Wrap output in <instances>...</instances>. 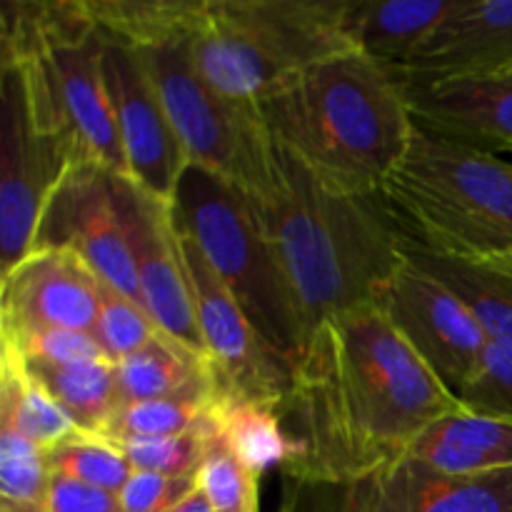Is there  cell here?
Returning a JSON list of instances; mask_svg holds the SVG:
<instances>
[{
	"label": "cell",
	"mask_w": 512,
	"mask_h": 512,
	"mask_svg": "<svg viewBox=\"0 0 512 512\" xmlns=\"http://www.w3.org/2000/svg\"><path fill=\"white\" fill-rule=\"evenodd\" d=\"M248 200L308 335L333 315L378 305L405 263L408 235L383 193L328 188L275 140L270 188Z\"/></svg>",
	"instance_id": "2"
},
{
	"label": "cell",
	"mask_w": 512,
	"mask_h": 512,
	"mask_svg": "<svg viewBox=\"0 0 512 512\" xmlns=\"http://www.w3.org/2000/svg\"><path fill=\"white\" fill-rule=\"evenodd\" d=\"M115 378L120 405L175 398L215 400L220 395L210 360L163 333L115 365Z\"/></svg>",
	"instance_id": "21"
},
{
	"label": "cell",
	"mask_w": 512,
	"mask_h": 512,
	"mask_svg": "<svg viewBox=\"0 0 512 512\" xmlns=\"http://www.w3.org/2000/svg\"><path fill=\"white\" fill-rule=\"evenodd\" d=\"M505 265H512V260H510V263H505Z\"/></svg>",
	"instance_id": "38"
},
{
	"label": "cell",
	"mask_w": 512,
	"mask_h": 512,
	"mask_svg": "<svg viewBox=\"0 0 512 512\" xmlns=\"http://www.w3.org/2000/svg\"><path fill=\"white\" fill-rule=\"evenodd\" d=\"M213 413V410H210ZM210 438H213V420L190 430L183 435H168V438H143L118 443L128 455L133 470L145 473L168 475V478H195L208 453Z\"/></svg>",
	"instance_id": "32"
},
{
	"label": "cell",
	"mask_w": 512,
	"mask_h": 512,
	"mask_svg": "<svg viewBox=\"0 0 512 512\" xmlns=\"http://www.w3.org/2000/svg\"><path fill=\"white\" fill-rule=\"evenodd\" d=\"M405 100L420 130L490 153H512V70L410 85Z\"/></svg>",
	"instance_id": "18"
},
{
	"label": "cell",
	"mask_w": 512,
	"mask_h": 512,
	"mask_svg": "<svg viewBox=\"0 0 512 512\" xmlns=\"http://www.w3.org/2000/svg\"><path fill=\"white\" fill-rule=\"evenodd\" d=\"M345 13L348 0H208L190 53L215 93L258 110L305 68L355 50Z\"/></svg>",
	"instance_id": "6"
},
{
	"label": "cell",
	"mask_w": 512,
	"mask_h": 512,
	"mask_svg": "<svg viewBox=\"0 0 512 512\" xmlns=\"http://www.w3.org/2000/svg\"><path fill=\"white\" fill-rule=\"evenodd\" d=\"M50 512H123V505L115 493L53 475Z\"/></svg>",
	"instance_id": "36"
},
{
	"label": "cell",
	"mask_w": 512,
	"mask_h": 512,
	"mask_svg": "<svg viewBox=\"0 0 512 512\" xmlns=\"http://www.w3.org/2000/svg\"><path fill=\"white\" fill-rule=\"evenodd\" d=\"M258 110L280 148L350 195L383 193L418 130L393 68L360 50L310 65Z\"/></svg>",
	"instance_id": "3"
},
{
	"label": "cell",
	"mask_w": 512,
	"mask_h": 512,
	"mask_svg": "<svg viewBox=\"0 0 512 512\" xmlns=\"http://www.w3.org/2000/svg\"><path fill=\"white\" fill-rule=\"evenodd\" d=\"M0 275L35 248L40 218L80 158L73 138L38 123L23 75L0 65Z\"/></svg>",
	"instance_id": "9"
},
{
	"label": "cell",
	"mask_w": 512,
	"mask_h": 512,
	"mask_svg": "<svg viewBox=\"0 0 512 512\" xmlns=\"http://www.w3.org/2000/svg\"><path fill=\"white\" fill-rule=\"evenodd\" d=\"M190 40L135 50L153 80L188 165L228 180L248 198H260L273 180V138L260 110L240 108L215 93L198 73Z\"/></svg>",
	"instance_id": "8"
},
{
	"label": "cell",
	"mask_w": 512,
	"mask_h": 512,
	"mask_svg": "<svg viewBox=\"0 0 512 512\" xmlns=\"http://www.w3.org/2000/svg\"><path fill=\"white\" fill-rule=\"evenodd\" d=\"M285 512H290V510H285Z\"/></svg>",
	"instance_id": "39"
},
{
	"label": "cell",
	"mask_w": 512,
	"mask_h": 512,
	"mask_svg": "<svg viewBox=\"0 0 512 512\" xmlns=\"http://www.w3.org/2000/svg\"><path fill=\"white\" fill-rule=\"evenodd\" d=\"M48 450L0 425V512H50Z\"/></svg>",
	"instance_id": "27"
},
{
	"label": "cell",
	"mask_w": 512,
	"mask_h": 512,
	"mask_svg": "<svg viewBox=\"0 0 512 512\" xmlns=\"http://www.w3.org/2000/svg\"><path fill=\"white\" fill-rule=\"evenodd\" d=\"M3 348L13 350L25 363L70 365L88 360H108L103 348L88 330L30 328L18 333H0Z\"/></svg>",
	"instance_id": "33"
},
{
	"label": "cell",
	"mask_w": 512,
	"mask_h": 512,
	"mask_svg": "<svg viewBox=\"0 0 512 512\" xmlns=\"http://www.w3.org/2000/svg\"><path fill=\"white\" fill-rule=\"evenodd\" d=\"M193 488L195 478H168V475L133 470L118 498L123 512H168Z\"/></svg>",
	"instance_id": "35"
},
{
	"label": "cell",
	"mask_w": 512,
	"mask_h": 512,
	"mask_svg": "<svg viewBox=\"0 0 512 512\" xmlns=\"http://www.w3.org/2000/svg\"><path fill=\"white\" fill-rule=\"evenodd\" d=\"M90 333L103 348L105 358L113 365L123 363L133 353L158 338V325L150 320L143 305L130 300L120 290L110 288L108 283L100 280L98 285V315Z\"/></svg>",
	"instance_id": "30"
},
{
	"label": "cell",
	"mask_w": 512,
	"mask_h": 512,
	"mask_svg": "<svg viewBox=\"0 0 512 512\" xmlns=\"http://www.w3.org/2000/svg\"><path fill=\"white\" fill-rule=\"evenodd\" d=\"M123 210L145 313L158 325L160 333L208 358L195 318L188 265L170 203L145 193L138 183L125 178Z\"/></svg>",
	"instance_id": "13"
},
{
	"label": "cell",
	"mask_w": 512,
	"mask_h": 512,
	"mask_svg": "<svg viewBox=\"0 0 512 512\" xmlns=\"http://www.w3.org/2000/svg\"><path fill=\"white\" fill-rule=\"evenodd\" d=\"M170 210L178 233L198 245L265 343L293 368L308 343V325L248 195L228 180L188 165Z\"/></svg>",
	"instance_id": "7"
},
{
	"label": "cell",
	"mask_w": 512,
	"mask_h": 512,
	"mask_svg": "<svg viewBox=\"0 0 512 512\" xmlns=\"http://www.w3.org/2000/svg\"><path fill=\"white\" fill-rule=\"evenodd\" d=\"M123 180L125 175L103 165L78 160L40 218L35 248L73 250L103 283L143 305L125 225Z\"/></svg>",
	"instance_id": "10"
},
{
	"label": "cell",
	"mask_w": 512,
	"mask_h": 512,
	"mask_svg": "<svg viewBox=\"0 0 512 512\" xmlns=\"http://www.w3.org/2000/svg\"><path fill=\"white\" fill-rule=\"evenodd\" d=\"M0 33V60L23 75L35 120L70 135L83 160L128 178L105 88V35L85 0H5Z\"/></svg>",
	"instance_id": "4"
},
{
	"label": "cell",
	"mask_w": 512,
	"mask_h": 512,
	"mask_svg": "<svg viewBox=\"0 0 512 512\" xmlns=\"http://www.w3.org/2000/svg\"><path fill=\"white\" fill-rule=\"evenodd\" d=\"M195 483L208 498L213 512H260V475L235 458L233 450L218 438L215 428Z\"/></svg>",
	"instance_id": "31"
},
{
	"label": "cell",
	"mask_w": 512,
	"mask_h": 512,
	"mask_svg": "<svg viewBox=\"0 0 512 512\" xmlns=\"http://www.w3.org/2000/svg\"><path fill=\"white\" fill-rule=\"evenodd\" d=\"M455 0H348L345 30L355 50L400 68L448 18Z\"/></svg>",
	"instance_id": "20"
},
{
	"label": "cell",
	"mask_w": 512,
	"mask_h": 512,
	"mask_svg": "<svg viewBox=\"0 0 512 512\" xmlns=\"http://www.w3.org/2000/svg\"><path fill=\"white\" fill-rule=\"evenodd\" d=\"M180 243L188 265L200 338L220 383V393L283 408L293 385L290 363L265 343L198 245L183 235Z\"/></svg>",
	"instance_id": "11"
},
{
	"label": "cell",
	"mask_w": 512,
	"mask_h": 512,
	"mask_svg": "<svg viewBox=\"0 0 512 512\" xmlns=\"http://www.w3.org/2000/svg\"><path fill=\"white\" fill-rule=\"evenodd\" d=\"M210 420L218 438L255 475H265L273 468H283L288 475L303 455L278 405L220 393Z\"/></svg>",
	"instance_id": "23"
},
{
	"label": "cell",
	"mask_w": 512,
	"mask_h": 512,
	"mask_svg": "<svg viewBox=\"0 0 512 512\" xmlns=\"http://www.w3.org/2000/svg\"><path fill=\"white\" fill-rule=\"evenodd\" d=\"M0 425H8L43 450L80 433L70 415L30 378L23 360L8 348L0 353Z\"/></svg>",
	"instance_id": "26"
},
{
	"label": "cell",
	"mask_w": 512,
	"mask_h": 512,
	"mask_svg": "<svg viewBox=\"0 0 512 512\" xmlns=\"http://www.w3.org/2000/svg\"><path fill=\"white\" fill-rule=\"evenodd\" d=\"M380 308L435 378L460 398L478 375L490 345L473 310L408 258L390 280Z\"/></svg>",
	"instance_id": "12"
},
{
	"label": "cell",
	"mask_w": 512,
	"mask_h": 512,
	"mask_svg": "<svg viewBox=\"0 0 512 512\" xmlns=\"http://www.w3.org/2000/svg\"><path fill=\"white\" fill-rule=\"evenodd\" d=\"M30 378L70 415L78 430L103 435L105 425L120 408L118 378L110 360L50 365L25 363Z\"/></svg>",
	"instance_id": "25"
},
{
	"label": "cell",
	"mask_w": 512,
	"mask_h": 512,
	"mask_svg": "<svg viewBox=\"0 0 512 512\" xmlns=\"http://www.w3.org/2000/svg\"><path fill=\"white\" fill-rule=\"evenodd\" d=\"M103 75L128 178L145 193L173 200L188 158L153 80L133 48L105 38Z\"/></svg>",
	"instance_id": "14"
},
{
	"label": "cell",
	"mask_w": 512,
	"mask_h": 512,
	"mask_svg": "<svg viewBox=\"0 0 512 512\" xmlns=\"http://www.w3.org/2000/svg\"><path fill=\"white\" fill-rule=\"evenodd\" d=\"M218 400V398H215ZM215 400H138L125 403L115 410L103 435L113 443L143 438H168L198 430L208 423Z\"/></svg>",
	"instance_id": "29"
},
{
	"label": "cell",
	"mask_w": 512,
	"mask_h": 512,
	"mask_svg": "<svg viewBox=\"0 0 512 512\" xmlns=\"http://www.w3.org/2000/svg\"><path fill=\"white\" fill-rule=\"evenodd\" d=\"M405 455L448 475L512 468V420L460 405L430 425Z\"/></svg>",
	"instance_id": "19"
},
{
	"label": "cell",
	"mask_w": 512,
	"mask_h": 512,
	"mask_svg": "<svg viewBox=\"0 0 512 512\" xmlns=\"http://www.w3.org/2000/svg\"><path fill=\"white\" fill-rule=\"evenodd\" d=\"M405 258L448 285L478 318L493 345L512 350V265L465 263L405 238Z\"/></svg>",
	"instance_id": "22"
},
{
	"label": "cell",
	"mask_w": 512,
	"mask_h": 512,
	"mask_svg": "<svg viewBox=\"0 0 512 512\" xmlns=\"http://www.w3.org/2000/svg\"><path fill=\"white\" fill-rule=\"evenodd\" d=\"M512 70V0H455L448 18L393 73L400 85Z\"/></svg>",
	"instance_id": "17"
},
{
	"label": "cell",
	"mask_w": 512,
	"mask_h": 512,
	"mask_svg": "<svg viewBox=\"0 0 512 512\" xmlns=\"http://www.w3.org/2000/svg\"><path fill=\"white\" fill-rule=\"evenodd\" d=\"M458 400L473 413L512 420V350L490 343L478 375Z\"/></svg>",
	"instance_id": "34"
},
{
	"label": "cell",
	"mask_w": 512,
	"mask_h": 512,
	"mask_svg": "<svg viewBox=\"0 0 512 512\" xmlns=\"http://www.w3.org/2000/svg\"><path fill=\"white\" fill-rule=\"evenodd\" d=\"M338 500V512H512V468L448 475L403 455Z\"/></svg>",
	"instance_id": "15"
},
{
	"label": "cell",
	"mask_w": 512,
	"mask_h": 512,
	"mask_svg": "<svg viewBox=\"0 0 512 512\" xmlns=\"http://www.w3.org/2000/svg\"><path fill=\"white\" fill-rule=\"evenodd\" d=\"M383 198L403 233L430 253L512 260V163L498 153L418 128Z\"/></svg>",
	"instance_id": "5"
},
{
	"label": "cell",
	"mask_w": 512,
	"mask_h": 512,
	"mask_svg": "<svg viewBox=\"0 0 512 512\" xmlns=\"http://www.w3.org/2000/svg\"><path fill=\"white\" fill-rule=\"evenodd\" d=\"M100 278L78 253L35 248L0 275V333L30 328L93 330Z\"/></svg>",
	"instance_id": "16"
},
{
	"label": "cell",
	"mask_w": 512,
	"mask_h": 512,
	"mask_svg": "<svg viewBox=\"0 0 512 512\" xmlns=\"http://www.w3.org/2000/svg\"><path fill=\"white\" fill-rule=\"evenodd\" d=\"M50 473L118 495L133 475L128 455L105 435L75 433L48 450Z\"/></svg>",
	"instance_id": "28"
},
{
	"label": "cell",
	"mask_w": 512,
	"mask_h": 512,
	"mask_svg": "<svg viewBox=\"0 0 512 512\" xmlns=\"http://www.w3.org/2000/svg\"><path fill=\"white\" fill-rule=\"evenodd\" d=\"M168 512H213V508H210L208 498H205L203 490H200L198 483H195V488L190 490L178 505H173Z\"/></svg>",
	"instance_id": "37"
},
{
	"label": "cell",
	"mask_w": 512,
	"mask_h": 512,
	"mask_svg": "<svg viewBox=\"0 0 512 512\" xmlns=\"http://www.w3.org/2000/svg\"><path fill=\"white\" fill-rule=\"evenodd\" d=\"M85 8L105 38L140 50L193 38L208 0H85Z\"/></svg>",
	"instance_id": "24"
},
{
	"label": "cell",
	"mask_w": 512,
	"mask_h": 512,
	"mask_svg": "<svg viewBox=\"0 0 512 512\" xmlns=\"http://www.w3.org/2000/svg\"><path fill=\"white\" fill-rule=\"evenodd\" d=\"M460 400L378 305L323 320L293 365L280 408L303 448L295 483L348 488L403 458Z\"/></svg>",
	"instance_id": "1"
}]
</instances>
